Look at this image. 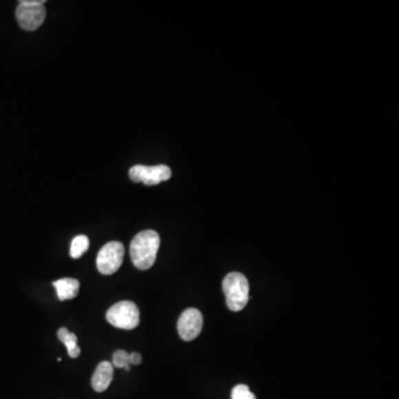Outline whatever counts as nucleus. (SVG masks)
I'll use <instances>...</instances> for the list:
<instances>
[{
  "label": "nucleus",
  "mask_w": 399,
  "mask_h": 399,
  "mask_svg": "<svg viewBox=\"0 0 399 399\" xmlns=\"http://www.w3.org/2000/svg\"><path fill=\"white\" fill-rule=\"evenodd\" d=\"M58 338L65 344L68 349V355L71 358H76L80 355V347L78 346V338L74 333H70L65 327H61L58 331Z\"/></svg>",
  "instance_id": "10"
},
{
  "label": "nucleus",
  "mask_w": 399,
  "mask_h": 399,
  "mask_svg": "<svg viewBox=\"0 0 399 399\" xmlns=\"http://www.w3.org/2000/svg\"><path fill=\"white\" fill-rule=\"evenodd\" d=\"M112 380H114V366L108 360H105L96 366L91 378V385L94 391L101 393L108 389Z\"/></svg>",
  "instance_id": "8"
},
{
  "label": "nucleus",
  "mask_w": 399,
  "mask_h": 399,
  "mask_svg": "<svg viewBox=\"0 0 399 399\" xmlns=\"http://www.w3.org/2000/svg\"><path fill=\"white\" fill-rule=\"evenodd\" d=\"M105 318L114 327L133 329L139 325L140 311L138 306L131 300H122L111 306L107 311Z\"/></svg>",
  "instance_id": "3"
},
{
  "label": "nucleus",
  "mask_w": 399,
  "mask_h": 399,
  "mask_svg": "<svg viewBox=\"0 0 399 399\" xmlns=\"http://www.w3.org/2000/svg\"><path fill=\"white\" fill-rule=\"evenodd\" d=\"M203 326L201 311L196 309H187L182 313L178 320V335L185 342L196 340Z\"/></svg>",
  "instance_id": "6"
},
{
  "label": "nucleus",
  "mask_w": 399,
  "mask_h": 399,
  "mask_svg": "<svg viewBox=\"0 0 399 399\" xmlns=\"http://www.w3.org/2000/svg\"><path fill=\"white\" fill-rule=\"evenodd\" d=\"M232 399H256L247 385H238L233 388Z\"/></svg>",
  "instance_id": "13"
},
{
  "label": "nucleus",
  "mask_w": 399,
  "mask_h": 399,
  "mask_svg": "<svg viewBox=\"0 0 399 399\" xmlns=\"http://www.w3.org/2000/svg\"><path fill=\"white\" fill-rule=\"evenodd\" d=\"M172 176L171 169L167 165H160L156 167L134 165L129 171V176L133 182H142L145 185H156L163 181H167Z\"/></svg>",
  "instance_id": "5"
},
{
  "label": "nucleus",
  "mask_w": 399,
  "mask_h": 399,
  "mask_svg": "<svg viewBox=\"0 0 399 399\" xmlns=\"http://www.w3.org/2000/svg\"><path fill=\"white\" fill-rule=\"evenodd\" d=\"M142 362V356L139 354V353H131L129 354V362H130V365H140Z\"/></svg>",
  "instance_id": "14"
},
{
  "label": "nucleus",
  "mask_w": 399,
  "mask_h": 399,
  "mask_svg": "<svg viewBox=\"0 0 399 399\" xmlns=\"http://www.w3.org/2000/svg\"><path fill=\"white\" fill-rule=\"evenodd\" d=\"M60 300H72L79 293L80 283L76 278H61L52 283Z\"/></svg>",
  "instance_id": "9"
},
{
  "label": "nucleus",
  "mask_w": 399,
  "mask_h": 399,
  "mask_svg": "<svg viewBox=\"0 0 399 399\" xmlns=\"http://www.w3.org/2000/svg\"><path fill=\"white\" fill-rule=\"evenodd\" d=\"M112 366L118 368H125V371H130V362H129V353L125 351H116L112 357Z\"/></svg>",
  "instance_id": "12"
},
{
  "label": "nucleus",
  "mask_w": 399,
  "mask_h": 399,
  "mask_svg": "<svg viewBox=\"0 0 399 399\" xmlns=\"http://www.w3.org/2000/svg\"><path fill=\"white\" fill-rule=\"evenodd\" d=\"M160 242V236L153 229L142 231L136 234L130 245V256L133 265L141 271L152 267L156 262Z\"/></svg>",
  "instance_id": "1"
},
{
  "label": "nucleus",
  "mask_w": 399,
  "mask_h": 399,
  "mask_svg": "<svg viewBox=\"0 0 399 399\" xmlns=\"http://www.w3.org/2000/svg\"><path fill=\"white\" fill-rule=\"evenodd\" d=\"M20 5H27V6H43L45 0H21Z\"/></svg>",
  "instance_id": "15"
},
{
  "label": "nucleus",
  "mask_w": 399,
  "mask_h": 399,
  "mask_svg": "<svg viewBox=\"0 0 399 399\" xmlns=\"http://www.w3.org/2000/svg\"><path fill=\"white\" fill-rule=\"evenodd\" d=\"M89 242L88 236L85 235H78L72 240L70 247V256L72 258H79L88 251Z\"/></svg>",
  "instance_id": "11"
},
{
  "label": "nucleus",
  "mask_w": 399,
  "mask_h": 399,
  "mask_svg": "<svg viewBox=\"0 0 399 399\" xmlns=\"http://www.w3.org/2000/svg\"><path fill=\"white\" fill-rule=\"evenodd\" d=\"M47 12L45 6H27L20 5L16 9L18 25L27 32H34L43 25Z\"/></svg>",
  "instance_id": "7"
},
{
  "label": "nucleus",
  "mask_w": 399,
  "mask_h": 399,
  "mask_svg": "<svg viewBox=\"0 0 399 399\" xmlns=\"http://www.w3.org/2000/svg\"><path fill=\"white\" fill-rule=\"evenodd\" d=\"M223 291L227 307L233 311H240L249 302V286L247 278L241 273L232 272L223 280Z\"/></svg>",
  "instance_id": "2"
},
{
  "label": "nucleus",
  "mask_w": 399,
  "mask_h": 399,
  "mask_svg": "<svg viewBox=\"0 0 399 399\" xmlns=\"http://www.w3.org/2000/svg\"><path fill=\"white\" fill-rule=\"evenodd\" d=\"M125 258V247L120 242H109L100 249L96 256V267L101 274L116 273Z\"/></svg>",
  "instance_id": "4"
}]
</instances>
